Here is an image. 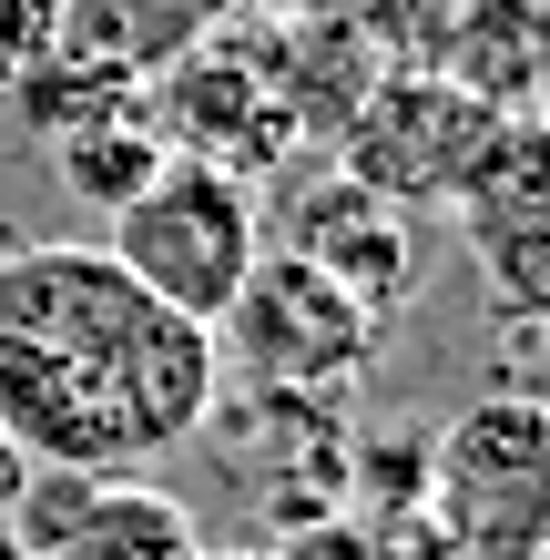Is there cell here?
<instances>
[{
	"mask_svg": "<svg viewBox=\"0 0 550 560\" xmlns=\"http://www.w3.org/2000/svg\"><path fill=\"white\" fill-rule=\"evenodd\" d=\"M500 122L510 113L469 103L429 61H387L358 92V113L337 122V174H358L387 205H448V194L479 174V153L500 143Z\"/></svg>",
	"mask_w": 550,
	"mask_h": 560,
	"instance_id": "obj_6",
	"label": "cell"
},
{
	"mask_svg": "<svg viewBox=\"0 0 550 560\" xmlns=\"http://www.w3.org/2000/svg\"><path fill=\"white\" fill-rule=\"evenodd\" d=\"M429 72H448L469 103H490V113H510V122H540L550 11H540V0H438V21H429Z\"/></svg>",
	"mask_w": 550,
	"mask_h": 560,
	"instance_id": "obj_9",
	"label": "cell"
},
{
	"mask_svg": "<svg viewBox=\"0 0 550 560\" xmlns=\"http://www.w3.org/2000/svg\"><path fill=\"white\" fill-rule=\"evenodd\" d=\"M92 489H103L92 469H61V458H31V469H21V489H11V510H0V520H11V540H21L31 560H51L61 540H72V520L92 510Z\"/></svg>",
	"mask_w": 550,
	"mask_h": 560,
	"instance_id": "obj_14",
	"label": "cell"
},
{
	"mask_svg": "<svg viewBox=\"0 0 550 560\" xmlns=\"http://www.w3.org/2000/svg\"><path fill=\"white\" fill-rule=\"evenodd\" d=\"M21 469H31V458L11 448V428H0V510H11V489H21Z\"/></svg>",
	"mask_w": 550,
	"mask_h": 560,
	"instance_id": "obj_17",
	"label": "cell"
},
{
	"mask_svg": "<svg viewBox=\"0 0 550 560\" xmlns=\"http://www.w3.org/2000/svg\"><path fill=\"white\" fill-rule=\"evenodd\" d=\"M103 224H113L103 255H113L143 295H164L174 316H194V326H214L224 306H235L245 266L266 255L255 184L214 174V163H194V153H164V174H153L122 214H103Z\"/></svg>",
	"mask_w": 550,
	"mask_h": 560,
	"instance_id": "obj_2",
	"label": "cell"
},
{
	"mask_svg": "<svg viewBox=\"0 0 550 560\" xmlns=\"http://www.w3.org/2000/svg\"><path fill=\"white\" fill-rule=\"evenodd\" d=\"M51 163H61V194H72L82 214H122L164 174V133H153L143 113H113V122H92V133H61Z\"/></svg>",
	"mask_w": 550,
	"mask_h": 560,
	"instance_id": "obj_12",
	"label": "cell"
},
{
	"mask_svg": "<svg viewBox=\"0 0 550 560\" xmlns=\"http://www.w3.org/2000/svg\"><path fill=\"white\" fill-rule=\"evenodd\" d=\"M214 326L143 295L103 245L0 255V428L21 458L133 479L214 418Z\"/></svg>",
	"mask_w": 550,
	"mask_h": 560,
	"instance_id": "obj_1",
	"label": "cell"
},
{
	"mask_svg": "<svg viewBox=\"0 0 550 560\" xmlns=\"http://www.w3.org/2000/svg\"><path fill=\"white\" fill-rule=\"evenodd\" d=\"M387 316L358 306L347 285H327L306 255H255L235 306L214 316V368H235V387H285V398H347L377 368Z\"/></svg>",
	"mask_w": 550,
	"mask_h": 560,
	"instance_id": "obj_4",
	"label": "cell"
},
{
	"mask_svg": "<svg viewBox=\"0 0 550 560\" xmlns=\"http://www.w3.org/2000/svg\"><path fill=\"white\" fill-rule=\"evenodd\" d=\"M51 560H204V530L174 489H143V479H103L92 510L72 520V540Z\"/></svg>",
	"mask_w": 550,
	"mask_h": 560,
	"instance_id": "obj_11",
	"label": "cell"
},
{
	"mask_svg": "<svg viewBox=\"0 0 550 560\" xmlns=\"http://www.w3.org/2000/svg\"><path fill=\"white\" fill-rule=\"evenodd\" d=\"M459 235L479 255V276L510 316H530L550 295V163H540V122H500V143L479 153V174L448 194Z\"/></svg>",
	"mask_w": 550,
	"mask_h": 560,
	"instance_id": "obj_7",
	"label": "cell"
},
{
	"mask_svg": "<svg viewBox=\"0 0 550 560\" xmlns=\"http://www.w3.org/2000/svg\"><path fill=\"white\" fill-rule=\"evenodd\" d=\"M204 560H285V550H204Z\"/></svg>",
	"mask_w": 550,
	"mask_h": 560,
	"instance_id": "obj_18",
	"label": "cell"
},
{
	"mask_svg": "<svg viewBox=\"0 0 550 560\" xmlns=\"http://www.w3.org/2000/svg\"><path fill=\"white\" fill-rule=\"evenodd\" d=\"M143 122L164 133V153H194L235 184L285 174V153H296V113H285L266 31H194L164 61V82L143 92Z\"/></svg>",
	"mask_w": 550,
	"mask_h": 560,
	"instance_id": "obj_5",
	"label": "cell"
},
{
	"mask_svg": "<svg viewBox=\"0 0 550 560\" xmlns=\"http://www.w3.org/2000/svg\"><path fill=\"white\" fill-rule=\"evenodd\" d=\"M285 255H306L327 285H347L358 306H398L418 285V235H408V205L367 194L358 174H316L296 194V224H285Z\"/></svg>",
	"mask_w": 550,
	"mask_h": 560,
	"instance_id": "obj_8",
	"label": "cell"
},
{
	"mask_svg": "<svg viewBox=\"0 0 550 560\" xmlns=\"http://www.w3.org/2000/svg\"><path fill=\"white\" fill-rule=\"evenodd\" d=\"M367 530H377V560H459V540L438 530V510H387Z\"/></svg>",
	"mask_w": 550,
	"mask_h": 560,
	"instance_id": "obj_15",
	"label": "cell"
},
{
	"mask_svg": "<svg viewBox=\"0 0 550 560\" xmlns=\"http://www.w3.org/2000/svg\"><path fill=\"white\" fill-rule=\"evenodd\" d=\"M11 113L42 143H61V133L113 122V113H143V72L122 51H92V42H61V31H51L31 61H11Z\"/></svg>",
	"mask_w": 550,
	"mask_h": 560,
	"instance_id": "obj_10",
	"label": "cell"
},
{
	"mask_svg": "<svg viewBox=\"0 0 550 560\" xmlns=\"http://www.w3.org/2000/svg\"><path fill=\"white\" fill-rule=\"evenodd\" d=\"M61 31V0H0V61H31Z\"/></svg>",
	"mask_w": 550,
	"mask_h": 560,
	"instance_id": "obj_16",
	"label": "cell"
},
{
	"mask_svg": "<svg viewBox=\"0 0 550 560\" xmlns=\"http://www.w3.org/2000/svg\"><path fill=\"white\" fill-rule=\"evenodd\" d=\"M21 560H31V550H21Z\"/></svg>",
	"mask_w": 550,
	"mask_h": 560,
	"instance_id": "obj_19",
	"label": "cell"
},
{
	"mask_svg": "<svg viewBox=\"0 0 550 560\" xmlns=\"http://www.w3.org/2000/svg\"><path fill=\"white\" fill-rule=\"evenodd\" d=\"M429 510L459 560H540L550 540V408L540 387H490L429 439Z\"/></svg>",
	"mask_w": 550,
	"mask_h": 560,
	"instance_id": "obj_3",
	"label": "cell"
},
{
	"mask_svg": "<svg viewBox=\"0 0 550 560\" xmlns=\"http://www.w3.org/2000/svg\"><path fill=\"white\" fill-rule=\"evenodd\" d=\"M337 510L387 520V510H429V439H347V489Z\"/></svg>",
	"mask_w": 550,
	"mask_h": 560,
	"instance_id": "obj_13",
	"label": "cell"
}]
</instances>
